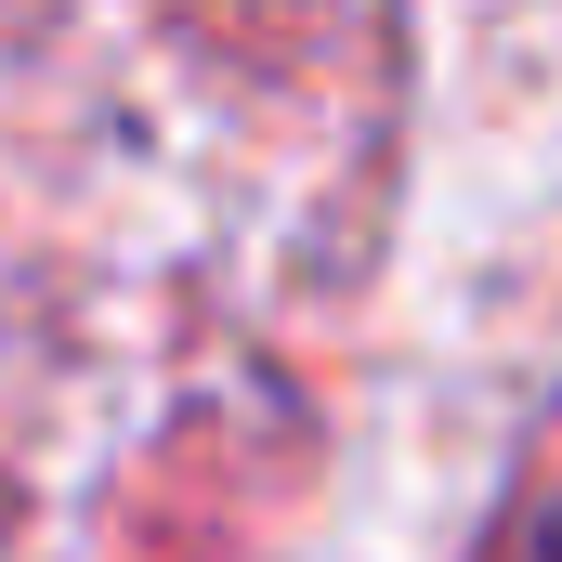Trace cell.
Masks as SVG:
<instances>
[{"label": "cell", "instance_id": "cell-1", "mask_svg": "<svg viewBox=\"0 0 562 562\" xmlns=\"http://www.w3.org/2000/svg\"><path fill=\"white\" fill-rule=\"evenodd\" d=\"M183 26L0 13V562H144Z\"/></svg>", "mask_w": 562, "mask_h": 562}]
</instances>
